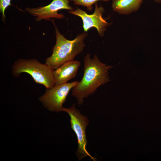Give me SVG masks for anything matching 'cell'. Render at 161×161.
<instances>
[{"label":"cell","instance_id":"11","mask_svg":"<svg viewBox=\"0 0 161 161\" xmlns=\"http://www.w3.org/2000/svg\"><path fill=\"white\" fill-rule=\"evenodd\" d=\"M11 0H0V11L2 15V19L5 18V11L6 8L11 5Z\"/></svg>","mask_w":161,"mask_h":161},{"label":"cell","instance_id":"5","mask_svg":"<svg viewBox=\"0 0 161 161\" xmlns=\"http://www.w3.org/2000/svg\"><path fill=\"white\" fill-rule=\"evenodd\" d=\"M78 82L74 81L47 89L44 95L39 98V100L48 110L56 112L61 111L63 107L62 105L69 91Z\"/></svg>","mask_w":161,"mask_h":161},{"label":"cell","instance_id":"8","mask_svg":"<svg viewBox=\"0 0 161 161\" xmlns=\"http://www.w3.org/2000/svg\"><path fill=\"white\" fill-rule=\"evenodd\" d=\"M80 64L78 61L72 60L64 63L54 70L53 74L55 85L67 83L74 78Z\"/></svg>","mask_w":161,"mask_h":161},{"label":"cell","instance_id":"2","mask_svg":"<svg viewBox=\"0 0 161 161\" xmlns=\"http://www.w3.org/2000/svg\"><path fill=\"white\" fill-rule=\"evenodd\" d=\"M55 27L56 42L52 49V55L47 58L45 64L55 70L64 63L73 60L85 47L84 40L87 36L85 32L78 35L73 40L65 38Z\"/></svg>","mask_w":161,"mask_h":161},{"label":"cell","instance_id":"9","mask_svg":"<svg viewBox=\"0 0 161 161\" xmlns=\"http://www.w3.org/2000/svg\"><path fill=\"white\" fill-rule=\"evenodd\" d=\"M143 0H112L113 11L121 14L128 15L140 8Z\"/></svg>","mask_w":161,"mask_h":161},{"label":"cell","instance_id":"10","mask_svg":"<svg viewBox=\"0 0 161 161\" xmlns=\"http://www.w3.org/2000/svg\"><path fill=\"white\" fill-rule=\"evenodd\" d=\"M110 0H69L73 2L74 4L76 5H81L85 7L89 11H91L92 8L93 4L100 1H108Z\"/></svg>","mask_w":161,"mask_h":161},{"label":"cell","instance_id":"6","mask_svg":"<svg viewBox=\"0 0 161 161\" xmlns=\"http://www.w3.org/2000/svg\"><path fill=\"white\" fill-rule=\"evenodd\" d=\"M95 11L91 15L87 14L86 12L78 8L74 10H69L68 12L81 18L85 32H87L90 28L94 27L97 30L100 35L103 36L109 24L103 16L104 11L103 7L101 6L98 7L97 2L95 4Z\"/></svg>","mask_w":161,"mask_h":161},{"label":"cell","instance_id":"7","mask_svg":"<svg viewBox=\"0 0 161 161\" xmlns=\"http://www.w3.org/2000/svg\"><path fill=\"white\" fill-rule=\"evenodd\" d=\"M69 1L68 0H53L47 5L35 8L28 7L26 10L35 17L37 21L42 19L49 20L51 18L62 19L65 17L64 15L58 12L62 9L73 10V9L69 5Z\"/></svg>","mask_w":161,"mask_h":161},{"label":"cell","instance_id":"4","mask_svg":"<svg viewBox=\"0 0 161 161\" xmlns=\"http://www.w3.org/2000/svg\"><path fill=\"white\" fill-rule=\"evenodd\" d=\"M61 111L67 112L70 118L71 127L75 132L78 140V148L76 155L78 160L89 156L90 159L95 161L96 158L90 155L86 148L87 140L86 129L89 123L87 117L80 113L75 107L74 103L69 108L63 107Z\"/></svg>","mask_w":161,"mask_h":161},{"label":"cell","instance_id":"1","mask_svg":"<svg viewBox=\"0 0 161 161\" xmlns=\"http://www.w3.org/2000/svg\"><path fill=\"white\" fill-rule=\"evenodd\" d=\"M113 67L102 62L96 55L92 58L87 53L84 59V73L81 80L72 89V96L79 106L83 99L93 94L98 88L109 81L108 71Z\"/></svg>","mask_w":161,"mask_h":161},{"label":"cell","instance_id":"12","mask_svg":"<svg viewBox=\"0 0 161 161\" xmlns=\"http://www.w3.org/2000/svg\"><path fill=\"white\" fill-rule=\"evenodd\" d=\"M153 0L155 2L158 3H161V0Z\"/></svg>","mask_w":161,"mask_h":161},{"label":"cell","instance_id":"3","mask_svg":"<svg viewBox=\"0 0 161 161\" xmlns=\"http://www.w3.org/2000/svg\"><path fill=\"white\" fill-rule=\"evenodd\" d=\"M53 70L46 64H41L36 59H20L14 63L12 72L16 77H18L22 72L27 73L36 83L49 89L55 85Z\"/></svg>","mask_w":161,"mask_h":161}]
</instances>
